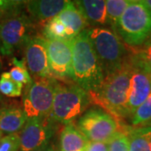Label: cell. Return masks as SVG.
<instances>
[{
  "label": "cell",
  "mask_w": 151,
  "mask_h": 151,
  "mask_svg": "<svg viewBox=\"0 0 151 151\" xmlns=\"http://www.w3.org/2000/svg\"><path fill=\"white\" fill-rule=\"evenodd\" d=\"M72 50V70L76 83L89 95L103 84L105 75L97 55L84 30L70 40Z\"/></svg>",
  "instance_id": "6da1fadb"
},
{
  "label": "cell",
  "mask_w": 151,
  "mask_h": 151,
  "mask_svg": "<svg viewBox=\"0 0 151 151\" xmlns=\"http://www.w3.org/2000/svg\"><path fill=\"white\" fill-rule=\"evenodd\" d=\"M131 74L132 66L127 59L120 70L106 76L101 86L89 95L91 102L101 106L113 117L129 116L127 104Z\"/></svg>",
  "instance_id": "7a4b0ae2"
},
{
  "label": "cell",
  "mask_w": 151,
  "mask_h": 151,
  "mask_svg": "<svg viewBox=\"0 0 151 151\" xmlns=\"http://www.w3.org/2000/svg\"><path fill=\"white\" fill-rule=\"evenodd\" d=\"M86 31L105 76L120 70L128 55L118 34L108 27H92Z\"/></svg>",
  "instance_id": "3957f363"
},
{
  "label": "cell",
  "mask_w": 151,
  "mask_h": 151,
  "mask_svg": "<svg viewBox=\"0 0 151 151\" xmlns=\"http://www.w3.org/2000/svg\"><path fill=\"white\" fill-rule=\"evenodd\" d=\"M91 103L89 94L77 84L56 81L50 117L60 124H72L86 112Z\"/></svg>",
  "instance_id": "277c9868"
},
{
  "label": "cell",
  "mask_w": 151,
  "mask_h": 151,
  "mask_svg": "<svg viewBox=\"0 0 151 151\" xmlns=\"http://www.w3.org/2000/svg\"><path fill=\"white\" fill-rule=\"evenodd\" d=\"M151 32V10L143 1L131 0L119 19L116 33L121 40L131 47L147 41Z\"/></svg>",
  "instance_id": "5b68a950"
},
{
  "label": "cell",
  "mask_w": 151,
  "mask_h": 151,
  "mask_svg": "<svg viewBox=\"0 0 151 151\" xmlns=\"http://www.w3.org/2000/svg\"><path fill=\"white\" fill-rule=\"evenodd\" d=\"M34 31V20L23 12L0 19V54L9 56L24 45Z\"/></svg>",
  "instance_id": "8992f818"
},
{
  "label": "cell",
  "mask_w": 151,
  "mask_h": 151,
  "mask_svg": "<svg viewBox=\"0 0 151 151\" xmlns=\"http://www.w3.org/2000/svg\"><path fill=\"white\" fill-rule=\"evenodd\" d=\"M56 80L54 77H37L27 85L23 96V110L28 119L50 116Z\"/></svg>",
  "instance_id": "52a82bcc"
},
{
  "label": "cell",
  "mask_w": 151,
  "mask_h": 151,
  "mask_svg": "<svg viewBox=\"0 0 151 151\" xmlns=\"http://www.w3.org/2000/svg\"><path fill=\"white\" fill-rule=\"evenodd\" d=\"M76 127L92 142L108 143L119 132V124L116 119L99 108L86 110L77 120Z\"/></svg>",
  "instance_id": "ba28073f"
},
{
  "label": "cell",
  "mask_w": 151,
  "mask_h": 151,
  "mask_svg": "<svg viewBox=\"0 0 151 151\" xmlns=\"http://www.w3.org/2000/svg\"><path fill=\"white\" fill-rule=\"evenodd\" d=\"M51 75L65 80H74L72 50L70 40H45Z\"/></svg>",
  "instance_id": "9c48e42d"
},
{
  "label": "cell",
  "mask_w": 151,
  "mask_h": 151,
  "mask_svg": "<svg viewBox=\"0 0 151 151\" xmlns=\"http://www.w3.org/2000/svg\"><path fill=\"white\" fill-rule=\"evenodd\" d=\"M50 117L28 119L20 137V151H33L48 145L54 134V129Z\"/></svg>",
  "instance_id": "30bf717a"
},
{
  "label": "cell",
  "mask_w": 151,
  "mask_h": 151,
  "mask_svg": "<svg viewBox=\"0 0 151 151\" xmlns=\"http://www.w3.org/2000/svg\"><path fill=\"white\" fill-rule=\"evenodd\" d=\"M24 55L28 70L36 78H45L51 76L45 38L32 35L24 45Z\"/></svg>",
  "instance_id": "8fae6325"
},
{
  "label": "cell",
  "mask_w": 151,
  "mask_h": 151,
  "mask_svg": "<svg viewBox=\"0 0 151 151\" xmlns=\"http://www.w3.org/2000/svg\"><path fill=\"white\" fill-rule=\"evenodd\" d=\"M150 93L151 73L132 66V74L130 77L129 92L127 104L129 115H133L136 109L145 101Z\"/></svg>",
  "instance_id": "7c38bea8"
},
{
  "label": "cell",
  "mask_w": 151,
  "mask_h": 151,
  "mask_svg": "<svg viewBox=\"0 0 151 151\" xmlns=\"http://www.w3.org/2000/svg\"><path fill=\"white\" fill-rule=\"evenodd\" d=\"M68 3L66 0H32L26 1L25 9L33 20L49 21L57 16Z\"/></svg>",
  "instance_id": "4fadbf2b"
},
{
  "label": "cell",
  "mask_w": 151,
  "mask_h": 151,
  "mask_svg": "<svg viewBox=\"0 0 151 151\" xmlns=\"http://www.w3.org/2000/svg\"><path fill=\"white\" fill-rule=\"evenodd\" d=\"M55 17L65 26L66 38L67 40L70 41L79 34L86 30V28L89 26L85 18L71 1H69L65 9Z\"/></svg>",
  "instance_id": "5bb4252c"
},
{
  "label": "cell",
  "mask_w": 151,
  "mask_h": 151,
  "mask_svg": "<svg viewBox=\"0 0 151 151\" xmlns=\"http://www.w3.org/2000/svg\"><path fill=\"white\" fill-rule=\"evenodd\" d=\"M74 4L85 18L88 25L105 27L107 25V7L104 0L74 1Z\"/></svg>",
  "instance_id": "9a60e30c"
},
{
  "label": "cell",
  "mask_w": 151,
  "mask_h": 151,
  "mask_svg": "<svg viewBox=\"0 0 151 151\" xmlns=\"http://www.w3.org/2000/svg\"><path fill=\"white\" fill-rule=\"evenodd\" d=\"M27 116L23 108L8 106L0 108V130L6 134H16L23 129L27 122Z\"/></svg>",
  "instance_id": "2e32d148"
},
{
  "label": "cell",
  "mask_w": 151,
  "mask_h": 151,
  "mask_svg": "<svg viewBox=\"0 0 151 151\" xmlns=\"http://www.w3.org/2000/svg\"><path fill=\"white\" fill-rule=\"evenodd\" d=\"M89 140L73 124H66L60 135V151H85Z\"/></svg>",
  "instance_id": "e0dca14e"
},
{
  "label": "cell",
  "mask_w": 151,
  "mask_h": 151,
  "mask_svg": "<svg viewBox=\"0 0 151 151\" xmlns=\"http://www.w3.org/2000/svg\"><path fill=\"white\" fill-rule=\"evenodd\" d=\"M131 0H108L107 7V25L116 32V27L119 19L130 4Z\"/></svg>",
  "instance_id": "ac0fdd59"
},
{
  "label": "cell",
  "mask_w": 151,
  "mask_h": 151,
  "mask_svg": "<svg viewBox=\"0 0 151 151\" xmlns=\"http://www.w3.org/2000/svg\"><path fill=\"white\" fill-rule=\"evenodd\" d=\"M128 60L132 66L151 73V44L146 42L143 48L129 56Z\"/></svg>",
  "instance_id": "d6986e66"
},
{
  "label": "cell",
  "mask_w": 151,
  "mask_h": 151,
  "mask_svg": "<svg viewBox=\"0 0 151 151\" xmlns=\"http://www.w3.org/2000/svg\"><path fill=\"white\" fill-rule=\"evenodd\" d=\"M23 92V84L11 78L9 72L4 71L0 76V93L9 97H20Z\"/></svg>",
  "instance_id": "ffe728a7"
},
{
  "label": "cell",
  "mask_w": 151,
  "mask_h": 151,
  "mask_svg": "<svg viewBox=\"0 0 151 151\" xmlns=\"http://www.w3.org/2000/svg\"><path fill=\"white\" fill-rule=\"evenodd\" d=\"M43 37L45 40H66V30L65 26L59 19L54 17L50 19L44 26Z\"/></svg>",
  "instance_id": "44dd1931"
},
{
  "label": "cell",
  "mask_w": 151,
  "mask_h": 151,
  "mask_svg": "<svg viewBox=\"0 0 151 151\" xmlns=\"http://www.w3.org/2000/svg\"><path fill=\"white\" fill-rule=\"evenodd\" d=\"M129 151H151L150 135L142 134L136 129L129 131Z\"/></svg>",
  "instance_id": "7402d4cb"
},
{
  "label": "cell",
  "mask_w": 151,
  "mask_h": 151,
  "mask_svg": "<svg viewBox=\"0 0 151 151\" xmlns=\"http://www.w3.org/2000/svg\"><path fill=\"white\" fill-rule=\"evenodd\" d=\"M151 122V93L148 98L136 109L133 114L132 124L137 126L139 124H149Z\"/></svg>",
  "instance_id": "603a6c76"
},
{
  "label": "cell",
  "mask_w": 151,
  "mask_h": 151,
  "mask_svg": "<svg viewBox=\"0 0 151 151\" xmlns=\"http://www.w3.org/2000/svg\"><path fill=\"white\" fill-rule=\"evenodd\" d=\"M108 151H129V138L124 132H118L108 142Z\"/></svg>",
  "instance_id": "cb8c5ba5"
},
{
  "label": "cell",
  "mask_w": 151,
  "mask_h": 151,
  "mask_svg": "<svg viewBox=\"0 0 151 151\" xmlns=\"http://www.w3.org/2000/svg\"><path fill=\"white\" fill-rule=\"evenodd\" d=\"M26 1L19 0H0V19L22 11Z\"/></svg>",
  "instance_id": "d4e9b609"
},
{
  "label": "cell",
  "mask_w": 151,
  "mask_h": 151,
  "mask_svg": "<svg viewBox=\"0 0 151 151\" xmlns=\"http://www.w3.org/2000/svg\"><path fill=\"white\" fill-rule=\"evenodd\" d=\"M20 149L19 134H10L0 139V151H19Z\"/></svg>",
  "instance_id": "484cf974"
},
{
  "label": "cell",
  "mask_w": 151,
  "mask_h": 151,
  "mask_svg": "<svg viewBox=\"0 0 151 151\" xmlns=\"http://www.w3.org/2000/svg\"><path fill=\"white\" fill-rule=\"evenodd\" d=\"M9 75L13 80H14L19 83L29 85L33 81V78L29 74L27 68H21V67H16L14 66L9 71Z\"/></svg>",
  "instance_id": "4316f807"
},
{
  "label": "cell",
  "mask_w": 151,
  "mask_h": 151,
  "mask_svg": "<svg viewBox=\"0 0 151 151\" xmlns=\"http://www.w3.org/2000/svg\"><path fill=\"white\" fill-rule=\"evenodd\" d=\"M85 151H108V143L89 141Z\"/></svg>",
  "instance_id": "83f0119b"
},
{
  "label": "cell",
  "mask_w": 151,
  "mask_h": 151,
  "mask_svg": "<svg viewBox=\"0 0 151 151\" xmlns=\"http://www.w3.org/2000/svg\"><path fill=\"white\" fill-rule=\"evenodd\" d=\"M138 132L142 133V134H148L151 136V125H148L147 127H143L139 129H135Z\"/></svg>",
  "instance_id": "f1b7e54d"
},
{
  "label": "cell",
  "mask_w": 151,
  "mask_h": 151,
  "mask_svg": "<svg viewBox=\"0 0 151 151\" xmlns=\"http://www.w3.org/2000/svg\"><path fill=\"white\" fill-rule=\"evenodd\" d=\"M33 151H54V150H53V148H52V147L47 145V146H45V147H44V148H41V149L35 150H33Z\"/></svg>",
  "instance_id": "f546056e"
},
{
  "label": "cell",
  "mask_w": 151,
  "mask_h": 151,
  "mask_svg": "<svg viewBox=\"0 0 151 151\" xmlns=\"http://www.w3.org/2000/svg\"><path fill=\"white\" fill-rule=\"evenodd\" d=\"M143 3L151 10V0H143Z\"/></svg>",
  "instance_id": "4dcf8cb0"
},
{
  "label": "cell",
  "mask_w": 151,
  "mask_h": 151,
  "mask_svg": "<svg viewBox=\"0 0 151 151\" xmlns=\"http://www.w3.org/2000/svg\"><path fill=\"white\" fill-rule=\"evenodd\" d=\"M3 101H4V99H3V97H2V94L0 93V108H2V103H3Z\"/></svg>",
  "instance_id": "1f68e13d"
},
{
  "label": "cell",
  "mask_w": 151,
  "mask_h": 151,
  "mask_svg": "<svg viewBox=\"0 0 151 151\" xmlns=\"http://www.w3.org/2000/svg\"><path fill=\"white\" fill-rule=\"evenodd\" d=\"M147 42H148V43L151 44V32H150V37H149L148 40H147Z\"/></svg>",
  "instance_id": "d6a6232c"
},
{
  "label": "cell",
  "mask_w": 151,
  "mask_h": 151,
  "mask_svg": "<svg viewBox=\"0 0 151 151\" xmlns=\"http://www.w3.org/2000/svg\"><path fill=\"white\" fill-rule=\"evenodd\" d=\"M2 138H3V132L0 130V139H1Z\"/></svg>",
  "instance_id": "836d02e7"
},
{
  "label": "cell",
  "mask_w": 151,
  "mask_h": 151,
  "mask_svg": "<svg viewBox=\"0 0 151 151\" xmlns=\"http://www.w3.org/2000/svg\"><path fill=\"white\" fill-rule=\"evenodd\" d=\"M0 69H1V60H0Z\"/></svg>",
  "instance_id": "e575fe53"
},
{
  "label": "cell",
  "mask_w": 151,
  "mask_h": 151,
  "mask_svg": "<svg viewBox=\"0 0 151 151\" xmlns=\"http://www.w3.org/2000/svg\"><path fill=\"white\" fill-rule=\"evenodd\" d=\"M149 124V125H151V122H150V123H149V124Z\"/></svg>",
  "instance_id": "d590c367"
},
{
  "label": "cell",
  "mask_w": 151,
  "mask_h": 151,
  "mask_svg": "<svg viewBox=\"0 0 151 151\" xmlns=\"http://www.w3.org/2000/svg\"><path fill=\"white\" fill-rule=\"evenodd\" d=\"M149 135H150V134H149ZM150 141H151V136H150Z\"/></svg>",
  "instance_id": "8d00e7d4"
}]
</instances>
